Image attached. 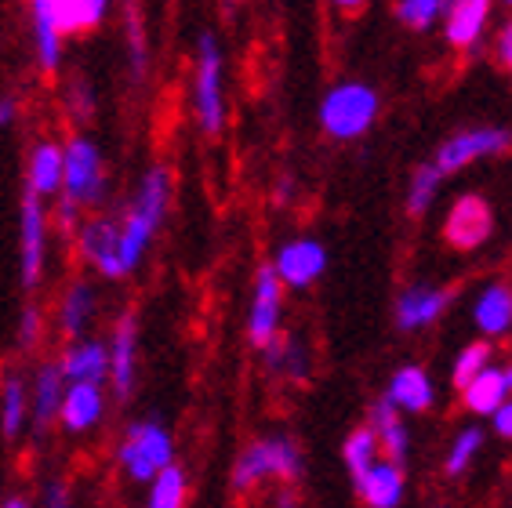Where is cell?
Instances as JSON below:
<instances>
[{"label":"cell","instance_id":"15","mask_svg":"<svg viewBox=\"0 0 512 508\" xmlns=\"http://www.w3.org/2000/svg\"><path fill=\"white\" fill-rule=\"evenodd\" d=\"M512 146V135L505 127H476V131H462L454 135L451 142H444L440 157H436V171L440 175H451L458 167L473 164L476 157H491V153H505Z\"/></svg>","mask_w":512,"mask_h":508},{"label":"cell","instance_id":"39","mask_svg":"<svg viewBox=\"0 0 512 508\" xmlns=\"http://www.w3.org/2000/svg\"><path fill=\"white\" fill-rule=\"evenodd\" d=\"M19 113H22L19 95H0V131H8V127H15Z\"/></svg>","mask_w":512,"mask_h":508},{"label":"cell","instance_id":"27","mask_svg":"<svg viewBox=\"0 0 512 508\" xmlns=\"http://www.w3.org/2000/svg\"><path fill=\"white\" fill-rule=\"evenodd\" d=\"M447 305V291H407L396 305V320L400 327H422V323L436 320V316L444 313Z\"/></svg>","mask_w":512,"mask_h":508},{"label":"cell","instance_id":"1","mask_svg":"<svg viewBox=\"0 0 512 508\" xmlns=\"http://www.w3.org/2000/svg\"><path fill=\"white\" fill-rule=\"evenodd\" d=\"M171 200H175V175H171V167L149 164L138 175L128 200L113 207L120 233V269H124V280L131 273H138V265L146 262L149 247L160 236L164 222H168Z\"/></svg>","mask_w":512,"mask_h":508},{"label":"cell","instance_id":"42","mask_svg":"<svg viewBox=\"0 0 512 508\" xmlns=\"http://www.w3.org/2000/svg\"><path fill=\"white\" fill-rule=\"evenodd\" d=\"M331 4H335L338 11H345V15H356V11L364 8L367 0H331Z\"/></svg>","mask_w":512,"mask_h":508},{"label":"cell","instance_id":"8","mask_svg":"<svg viewBox=\"0 0 512 508\" xmlns=\"http://www.w3.org/2000/svg\"><path fill=\"white\" fill-rule=\"evenodd\" d=\"M106 356H109V374H106V392L109 403H128L138 389V313L124 309L117 313L113 327H109Z\"/></svg>","mask_w":512,"mask_h":508},{"label":"cell","instance_id":"14","mask_svg":"<svg viewBox=\"0 0 512 508\" xmlns=\"http://www.w3.org/2000/svg\"><path fill=\"white\" fill-rule=\"evenodd\" d=\"M55 367H59L66 385H106V374H109L106 342L95 338V334L77 338V342H62L59 356H55Z\"/></svg>","mask_w":512,"mask_h":508},{"label":"cell","instance_id":"23","mask_svg":"<svg viewBox=\"0 0 512 508\" xmlns=\"http://www.w3.org/2000/svg\"><path fill=\"white\" fill-rule=\"evenodd\" d=\"M491 0H447V40L454 48H473L487 22Z\"/></svg>","mask_w":512,"mask_h":508},{"label":"cell","instance_id":"25","mask_svg":"<svg viewBox=\"0 0 512 508\" xmlns=\"http://www.w3.org/2000/svg\"><path fill=\"white\" fill-rule=\"evenodd\" d=\"M62 109H66L69 120L77 127L91 124L95 113H99V91H95V84L88 77H80V73L66 77V84H62Z\"/></svg>","mask_w":512,"mask_h":508},{"label":"cell","instance_id":"20","mask_svg":"<svg viewBox=\"0 0 512 508\" xmlns=\"http://www.w3.org/2000/svg\"><path fill=\"white\" fill-rule=\"evenodd\" d=\"M327 251L316 240H291L276 251L273 273L284 287H309L316 276L324 273Z\"/></svg>","mask_w":512,"mask_h":508},{"label":"cell","instance_id":"26","mask_svg":"<svg viewBox=\"0 0 512 508\" xmlns=\"http://www.w3.org/2000/svg\"><path fill=\"white\" fill-rule=\"evenodd\" d=\"M189 479L182 465H168L153 483L146 487V508H186Z\"/></svg>","mask_w":512,"mask_h":508},{"label":"cell","instance_id":"38","mask_svg":"<svg viewBox=\"0 0 512 508\" xmlns=\"http://www.w3.org/2000/svg\"><path fill=\"white\" fill-rule=\"evenodd\" d=\"M40 508H73V490H69L66 479H48L44 487H40V498H37Z\"/></svg>","mask_w":512,"mask_h":508},{"label":"cell","instance_id":"36","mask_svg":"<svg viewBox=\"0 0 512 508\" xmlns=\"http://www.w3.org/2000/svg\"><path fill=\"white\" fill-rule=\"evenodd\" d=\"M487 360H491V349H487V342L469 345V349L458 356V363H454V385H469L476 374L487 371Z\"/></svg>","mask_w":512,"mask_h":508},{"label":"cell","instance_id":"44","mask_svg":"<svg viewBox=\"0 0 512 508\" xmlns=\"http://www.w3.org/2000/svg\"><path fill=\"white\" fill-rule=\"evenodd\" d=\"M280 508H295V498H291V494H280Z\"/></svg>","mask_w":512,"mask_h":508},{"label":"cell","instance_id":"22","mask_svg":"<svg viewBox=\"0 0 512 508\" xmlns=\"http://www.w3.org/2000/svg\"><path fill=\"white\" fill-rule=\"evenodd\" d=\"M55 22H59L62 37H84V33L99 30L113 11V0H51Z\"/></svg>","mask_w":512,"mask_h":508},{"label":"cell","instance_id":"10","mask_svg":"<svg viewBox=\"0 0 512 508\" xmlns=\"http://www.w3.org/2000/svg\"><path fill=\"white\" fill-rule=\"evenodd\" d=\"M51 331L59 334L62 342H77V338H88L95 320H99V287L91 276H73L62 284V291L55 294V305H51Z\"/></svg>","mask_w":512,"mask_h":508},{"label":"cell","instance_id":"37","mask_svg":"<svg viewBox=\"0 0 512 508\" xmlns=\"http://www.w3.org/2000/svg\"><path fill=\"white\" fill-rule=\"evenodd\" d=\"M476 447H480V429H465L462 436H458V443H454L451 458H447V472L458 476V472L469 465V458L476 454Z\"/></svg>","mask_w":512,"mask_h":508},{"label":"cell","instance_id":"6","mask_svg":"<svg viewBox=\"0 0 512 508\" xmlns=\"http://www.w3.org/2000/svg\"><path fill=\"white\" fill-rule=\"evenodd\" d=\"M51 254V215L48 204L22 193L19 204V280L26 291H37L48 273Z\"/></svg>","mask_w":512,"mask_h":508},{"label":"cell","instance_id":"33","mask_svg":"<svg viewBox=\"0 0 512 508\" xmlns=\"http://www.w3.org/2000/svg\"><path fill=\"white\" fill-rule=\"evenodd\" d=\"M375 450H378V440L371 429H356L353 436H349V443H345V465H349L356 483L375 469Z\"/></svg>","mask_w":512,"mask_h":508},{"label":"cell","instance_id":"31","mask_svg":"<svg viewBox=\"0 0 512 508\" xmlns=\"http://www.w3.org/2000/svg\"><path fill=\"white\" fill-rule=\"evenodd\" d=\"M505 400V381H502V371H480L469 385H465V403H469V411L476 414H491L498 411Z\"/></svg>","mask_w":512,"mask_h":508},{"label":"cell","instance_id":"34","mask_svg":"<svg viewBox=\"0 0 512 508\" xmlns=\"http://www.w3.org/2000/svg\"><path fill=\"white\" fill-rule=\"evenodd\" d=\"M440 171H436V167H418V171H414V182H411V196H407V211H411V215H422L425 207H429V200H433L436 196V186H440Z\"/></svg>","mask_w":512,"mask_h":508},{"label":"cell","instance_id":"19","mask_svg":"<svg viewBox=\"0 0 512 508\" xmlns=\"http://www.w3.org/2000/svg\"><path fill=\"white\" fill-rule=\"evenodd\" d=\"M491 207H487V200H480V196H462L458 204L451 207V215H447V244L458 247V251H473V247H480L487 236H491Z\"/></svg>","mask_w":512,"mask_h":508},{"label":"cell","instance_id":"17","mask_svg":"<svg viewBox=\"0 0 512 508\" xmlns=\"http://www.w3.org/2000/svg\"><path fill=\"white\" fill-rule=\"evenodd\" d=\"M22 193L37 196L51 204L62 193V142L59 138H37L26 153V189Z\"/></svg>","mask_w":512,"mask_h":508},{"label":"cell","instance_id":"40","mask_svg":"<svg viewBox=\"0 0 512 508\" xmlns=\"http://www.w3.org/2000/svg\"><path fill=\"white\" fill-rule=\"evenodd\" d=\"M494 425H498V432H502V436H512V403L498 407V418H494Z\"/></svg>","mask_w":512,"mask_h":508},{"label":"cell","instance_id":"46","mask_svg":"<svg viewBox=\"0 0 512 508\" xmlns=\"http://www.w3.org/2000/svg\"><path fill=\"white\" fill-rule=\"evenodd\" d=\"M509 4H512V0H509Z\"/></svg>","mask_w":512,"mask_h":508},{"label":"cell","instance_id":"29","mask_svg":"<svg viewBox=\"0 0 512 508\" xmlns=\"http://www.w3.org/2000/svg\"><path fill=\"white\" fill-rule=\"evenodd\" d=\"M476 323H480V331H487V334L509 331V323H512V291L509 287L494 284L483 291L480 305H476Z\"/></svg>","mask_w":512,"mask_h":508},{"label":"cell","instance_id":"24","mask_svg":"<svg viewBox=\"0 0 512 508\" xmlns=\"http://www.w3.org/2000/svg\"><path fill=\"white\" fill-rule=\"evenodd\" d=\"M360 494L371 508H396L400 505V494H404V476L396 465H375L360 483Z\"/></svg>","mask_w":512,"mask_h":508},{"label":"cell","instance_id":"35","mask_svg":"<svg viewBox=\"0 0 512 508\" xmlns=\"http://www.w3.org/2000/svg\"><path fill=\"white\" fill-rule=\"evenodd\" d=\"M444 8H447V0H400V4H396V15H400L411 30H425Z\"/></svg>","mask_w":512,"mask_h":508},{"label":"cell","instance_id":"7","mask_svg":"<svg viewBox=\"0 0 512 508\" xmlns=\"http://www.w3.org/2000/svg\"><path fill=\"white\" fill-rule=\"evenodd\" d=\"M302 476V454L287 436H269L244 450L233 465V487L251 490L262 479H298Z\"/></svg>","mask_w":512,"mask_h":508},{"label":"cell","instance_id":"32","mask_svg":"<svg viewBox=\"0 0 512 508\" xmlns=\"http://www.w3.org/2000/svg\"><path fill=\"white\" fill-rule=\"evenodd\" d=\"M375 440L382 443L385 450H389V458H393V465L396 461H404V450H407V432H404V425H400V418H396V411H393V403L389 400H378L375 403Z\"/></svg>","mask_w":512,"mask_h":508},{"label":"cell","instance_id":"2","mask_svg":"<svg viewBox=\"0 0 512 508\" xmlns=\"http://www.w3.org/2000/svg\"><path fill=\"white\" fill-rule=\"evenodd\" d=\"M109 189H113V178H109L102 146L88 131H73L62 142V193L55 200H66L84 215H95V211H106Z\"/></svg>","mask_w":512,"mask_h":508},{"label":"cell","instance_id":"9","mask_svg":"<svg viewBox=\"0 0 512 508\" xmlns=\"http://www.w3.org/2000/svg\"><path fill=\"white\" fill-rule=\"evenodd\" d=\"M378 117V95L367 84H338L320 106V124L331 138H356Z\"/></svg>","mask_w":512,"mask_h":508},{"label":"cell","instance_id":"30","mask_svg":"<svg viewBox=\"0 0 512 508\" xmlns=\"http://www.w3.org/2000/svg\"><path fill=\"white\" fill-rule=\"evenodd\" d=\"M389 403H400L407 411H425L433 403V389H429V378H425L418 367H404V371L393 378V389H389Z\"/></svg>","mask_w":512,"mask_h":508},{"label":"cell","instance_id":"41","mask_svg":"<svg viewBox=\"0 0 512 508\" xmlns=\"http://www.w3.org/2000/svg\"><path fill=\"white\" fill-rule=\"evenodd\" d=\"M0 508H33V501L26 494H8V498L0 501Z\"/></svg>","mask_w":512,"mask_h":508},{"label":"cell","instance_id":"5","mask_svg":"<svg viewBox=\"0 0 512 508\" xmlns=\"http://www.w3.org/2000/svg\"><path fill=\"white\" fill-rule=\"evenodd\" d=\"M222 48L211 33L197 40V62H193V113L197 127L207 138L222 135L226 127V88H222Z\"/></svg>","mask_w":512,"mask_h":508},{"label":"cell","instance_id":"21","mask_svg":"<svg viewBox=\"0 0 512 508\" xmlns=\"http://www.w3.org/2000/svg\"><path fill=\"white\" fill-rule=\"evenodd\" d=\"M124 62H128L131 84H146L153 48H149V30L138 0H124Z\"/></svg>","mask_w":512,"mask_h":508},{"label":"cell","instance_id":"4","mask_svg":"<svg viewBox=\"0 0 512 508\" xmlns=\"http://www.w3.org/2000/svg\"><path fill=\"white\" fill-rule=\"evenodd\" d=\"M73 258L80 262L84 273H91L95 280H109L117 284L124 280L120 269V233H117V215L113 211H95L77 225V233L69 236Z\"/></svg>","mask_w":512,"mask_h":508},{"label":"cell","instance_id":"12","mask_svg":"<svg viewBox=\"0 0 512 508\" xmlns=\"http://www.w3.org/2000/svg\"><path fill=\"white\" fill-rule=\"evenodd\" d=\"M62 392H66V381H62L59 367H55V356L33 363V371H30V436L33 440H48V432L55 429L59 407H62Z\"/></svg>","mask_w":512,"mask_h":508},{"label":"cell","instance_id":"11","mask_svg":"<svg viewBox=\"0 0 512 508\" xmlns=\"http://www.w3.org/2000/svg\"><path fill=\"white\" fill-rule=\"evenodd\" d=\"M106 411H109L106 385H66L55 429L62 436L80 440V436H91V432L99 429L102 421H106Z\"/></svg>","mask_w":512,"mask_h":508},{"label":"cell","instance_id":"43","mask_svg":"<svg viewBox=\"0 0 512 508\" xmlns=\"http://www.w3.org/2000/svg\"><path fill=\"white\" fill-rule=\"evenodd\" d=\"M498 48H502V59H505V66L512 69V26L502 33V44H498Z\"/></svg>","mask_w":512,"mask_h":508},{"label":"cell","instance_id":"16","mask_svg":"<svg viewBox=\"0 0 512 508\" xmlns=\"http://www.w3.org/2000/svg\"><path fill=\"white\" fill-rule=\"evenodd\" d=\"M26 8H30V37L37 69L44 77H55L66 62V37L59 33L55 8H51V0H26Z\"/></svg>","mask_w":512,"mask_h":508},{"label":"cell","instance_id":"45","mask_svg":"<svg viewBox=\"0 0 512 508\" xmlns=\"http://www.w3.org/2000/svg\"><path fill=\"white\" fill-rule=\"evenodd\" d=\"M502 381H505V392H509L512 389V367L509 371H502Z\"/></svg>","mask_w":512,"mask_h":508},{"label":"cell","instance_id":"18","mask_svg":"<svg viewBox=\"0 0 512 508\" xmlns=\"http://www.w3.org/2000/svg\"><path fill=\"white\" fill-rule=\"evenodd\" d=\"M30 432V374L8 367L0 374V436L19 443Z\"/></svg>","mask_w":512,"mask_h":508},{"label":"cell","instance_id":"13","mask_svg":"<svg viewBox=\"0 0 512 508\" xmlns=\"http://www.w3.org/2000/svg\"><path fill=\"white\" fill-rule=\"evenodd\" d=\"M280 302H284V284L276 280L273 265H262L255 273V294L247 313V338L255 349H266L280 334Z\"/></svg>","mask_w":512,"mask_h":508},{"label":"cell","instance_id":"28","mask_svg":"<svg viewBox=\"0 0 512 508\" xmlns=\"http://www.w3.org/2000/svg\"><path fill=\"white\" fill-rule=\"evenodd\" d=\"M48 331H51V320H48V309L37 302H26L19 313V327H15V349L22 356H37L48 342Z\"/></svg>","mask_w":512,"mask_h":508},{"label":"cell","instance_id":"3","mask_svg":"<svg viewBox=\"0 0 512 508\" xmlns=\"http://www.w3.org/2000/svg\"><path fill=\"white\" fill-rule=\"evenodd\" d=\"M113 461H117L120 476L128 479V483L149 487L168 465H175V436L153 414L149 418H135L120 429Z\"/></svg>","mask_w":512,"mask_h":508}]
</instances>
